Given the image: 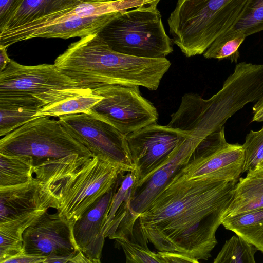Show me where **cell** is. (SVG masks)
I'll list each match as a JSON object with an SVG mask.
<instances>
[{
  "label": "cell",
  "mask_w": 263,
  "mask_h": 263,
  "mask_svg": "<svg viewBox=\"0 0 263 263\" xmlns=\"http://www.w3.org/2000/svg\"><path fill=\"white\" fill-rule=\"evenodd\" d=\"M45 258L43 256L23 253L17 256L7 259L4 263H44Z\"/></svg>",
  "instance_id": "obj_30"
},
{
  "label": "cell",
  "mask_w": 263,
  "mask_h": 263,
  "mask_svg": "<svg viewBox=\"0 0 263 263\" xmlns=\"http://www.w3.org/2000/svg\"><path fill=\"white\" fill-rule=\"evenodd\" d=\"M85 89L54 64L26 66L11 60L0 71V103L42 108Z\"/></svg>",
  "instance_id": "obj_7"
},
{
  "label": "cell",
  "mask_w": 263,
  "mask_h": 263,
  "mask_svg": "<svg viewBox=\"0 0 263 263\" xmlns=\"http://www.w3.org/2000/svg\"><path fill=\"white\" fill-rule=\"evenodd\" d=\"M41 108L0 103V136H5L27 122L37 118Z\"/></svg>",
  "instance_id": "obj_23"
},
{
  "label": "cell",
  "mask_w": 263,
  "mask_h": 263,
  "mask_svg": "<svg viewBox=\"0 0 263 263\" xmlns=\"http://www.w3.org/2000/svg\"><path fill=\"white\" fill-rule=\"evenodd\" d=\"M23 0H0V32L20 6Z\"/></svg>",
  "instance_id": "obj_28"
},
{
  "label": "cell",
  "mask_w": 263,
  "mask_h": 263,
  "mask_svg": "<svg viewBox=\"0 0 263 263\" xmlns=\"http://www.w3.org/2000/svg\"><path fill=\"white\" fill-rule=\"evenodd\" d=\"M253 111L252 122H263V96L254 105Z\"/></svg>",
  "instance_id": "obj_31"
},
{
  "label": "cell",
  "mask_w": 263,
  "mask_h": 263,
  "mask_svg": "<svg viewBox=\"0 0 263 263\" xmlns=\"http://www.w3.org/2000/svg\"><path fill=\"white\" fill-rule=\"evenodd\" d=\"M246 36L240 32L217 38L203 53L206 59H227L236 62L239 56V48Z\"/></svg>",
  "instance_id": "obj_24"
},
{
  "label": "cell",
  "mask_w": 263,
  "mask_h": 263,
  "mask_svg": "<svg viewBox=\"0 0 263 263\" xmlns=\"http://www.w3.org/2000/svg\"><path fill=\"white\" fill-rule=\"evenodd\" d=\"M198 144L186 135L162 165L136 185L130 201L131 210L135 214L139 215L146 210L173 178L186 166Z\"/></svg>",
  "instance_id": "obj_14"
},
{
  "label": "cell",
  "mask_w": 263,
  "mask_h": 263,
  "mask_svg": "<svg viewBox=\"0 0 263 263\" xmlns=\"http://www.w3.org/2000/svg\"><path fill=\"white\" fill-rule=\"evenodd\" d=\"M7 48L0 45V71L3 70L11 60L7 54Z\"/></svg>",
  "instance_id": "obj_32"
},
{
  "label": "cell",
  "mask_w": 263,
  "mask_h": 263,
  "mask_svg": "<svg viewBox=\"0 0 263 263\" xmlns=\"http://www.w3.org/2000/svg\"><path fill=\"white\" fill-rule=\"evenodd\" d=\"M244 151L242 145L228 144L215 153L181 171L190 179L238 180L242 173Z\"/></svg>",
  "instance_id": "obj_16"
},
{
  "label": "cell",
  "mask_w": 263,
  "mask_h": 263,
  "mask_svg": "<svg viewBox=\"0 0 263 263\" xmlns=\"http://www.w3.org/2000/svg\"><path fill=\"white\" fill-rule=\"evenodd\" d=\"M135 169L99 156L75 154L36 162L34 174L57 197V212L74 223L122 175Z\"/></svg>",
  "instance_id": "obj_3"
},
{
  "label": "cell",
  "mask_w": 263,
  "mask_h": 263,
  "mask_svg": "<svg viewBox=\"0 0 263 263\" xmlns=\"http://www.w3.org/2000/svg\"><path fill=\"white\" fill-rule=\"evenodd\" d=\"M221 224L263 253V209L226 217Z\"/></svg>",
  "instance_id": "obj_19"
},
{
  "label": "cell",
  "mask_w": 263,
  "mask_h": 263,
  "mask_svg": "<svg viewBox=\"0 0 263 263\" xmlns=\"http://www.w3.org/2000/svg\"><path fill=\"white\" fill-rule=\"evenodd\" d=\"M256 0H178L168 20L172 41L186 57L203 54Z\"/></svg>",
  "instance_id": "obj_4"
},
{
  "label": "cell",
  "mask_w": 263,
  "mask_h": 263,
  "mask_svg": "<svg viewBox=\"0 0 263 263\" xmlns=\"http://www.w3.org/2000/svg\"><path fill=\"white\" fill-rule=\"evenodd\" d=\"M257 167H263V162L261 163V164L258 166Z\"/></svg>",
  "instance_id": "obj_33"
},
{
  "label": "cell",
  "mask_w": 263,
  "mask_h": 263,
  "mask_svg": "<svg viewBox=\"0 0 263 263\" xmlns=\"http://www.w3.org/2000/svg\"><path fill=\"white\" fill-rule=\"evenodd\" d=\"M73 224L58 212H45L24 231V253L45 257L73 254L79 250L73 234Z\"/></svg>",
  "instance_id": "obj_12"
},
{
  "label": "cell",
  "mask_w": 263,
  "mask_h": 263,
  "mask_svg": "<svg viewBox=\"0 0 263 263\" xmlns=\"http://www.w3.org/2000/svg\"><path fill=\"white\" fill-rule=\"evenodd\" d=\"M102 99L92 89L85 88L80 93L44 106L37 112L36 117H59L73 114L89 113Z\"/></svg>",
  "instance_id": "obj_21"
},
{
  "label": "cell",
  "mask_w": 263,
  "mask_h": 263,
  "mask_svg": "<svg viewBox=\"0 0 263 263\" xmlns=\"http://www.w3.org/2000/svg\"><path fill=\"white\" fill-rule=\"evenodd\" d=\"M238 180L190 179L180 170L139 215L143 233L159 251L208 260Z\"/></svg>",
  "instance_id": "obj_1"
},
{
  "label": "cell",
  "mask_w": 263,
  "mask_h": 263,
  "mask_svg": "<svg viewBox=\"0 0 263 263\" xmlns=\"http://www.w3.org/2000/svg\"><path fill=\"white\" fill-rule=\"evenodd\" d=\"M49 208L58 210L57 197L36 177L25 184L0 188V223L35 219Z\"/></svg>",
  "instance_id": "obj_13"
},
{
  "label": "cell",
  "mask_w": 263,
  "mask_h": 263,
  "mask_svg": "<svg viewBox=\"0 0 263 263\" xmlns=\"http://www.w3.org/2000/svg\"><path fill=\"white\" fill-rule=\"evenodd\" d=\"M242 146L244 151L243 173L255 169L263 162V126L259 130H251Z\"/></svg>",
  "instance_id": "obj_26"
},
{
  "label": "cell",
  "mask_w": 263,
  "mask_h": 263,
  "mask_svg": "<svg viewBox=\"0 0 263 263\" xmlns=\"http://www.w3.org/2000/svg\"><path fill=\"white\" fill-rule=\"evenodd\" d=\"M261 31H263V0H256L236 25L221 35L240 32L247 37Z\"/></svg>",
  "instance_id": "obj_25"
},
{
  "label": "cell",
  "mask_w": 263,
  "mask_h": 263,
  "mask_svg": "<svg viewBox=\"0 0 263 263\" xmlns=\"http://www.w3.org/2000/svg\"><path fill=\"white\" fill-rule=\"evenodd\" d=\"M34 161L32 157L0 153V188L27 183L33 178Z\"/></svg>",
  "instance_id": "obj_20"
},
{
  "label": "cell",
  "mask_w": 263,
  "mask_h": 263,
  "mask_svg": "<svg viewBox=\"0 0 263 263\" xmlns=\"http://www.w3.org/2000/svg\"><path fill=\"white\" fill-rule=\"evenodd\" d=\"M87 0H23L3 31L72 8Z\"/></svg>",
  "instance_id": "obj_18"
},
{
  "label": "cell",
  "mask_w": 263,
  "mask_h": 263,
  "mask_svg": "<svg viewBox=\"0 0 263 263\" xmlns=\"http://www.w3.org/2000/svg\"><path fill=\"white\" fill-rule=\"evenodd\" d=\"M115 185L86 210L73 224V234L76 245L91 263L101 262L105 238L104 226Z\"/></svg>",
  "instance_id": "obj_15"
},
{
  "label": "cell",
  "mask_w": 263,
  "mask_h": 263,
  "mask_svg": "<svg viewBox=\"0 0 263 263\" xmlns=\"http://www.w3.org/2000/svg\"><path fill=\"white\" fill-rule=\"evenodd\" d=\"M257 248L236 235L226 240L214 263H255Z\"/></svg>",
  "instance_id": "obj_22"
},
{
  "label": "cell",
  "mask_w": 263,
  "mask_h": 263,
  "mask_svg": "<svg viewBox=\"0 0 263 263\" xmlns=\"http://www.w3.org/2000/svg\"><path fill=\"white\" fill-rule=\"evenodd\" d=\"M115 241L123 249L127 263H160L157 252L151 251L147 243L132 241L125 238L118 239Z\"/></svg>",
  "instance_id": "obj_27"
},
{
  "label": "cell",
  "mask_w": 263,
  "mask_h": 263,
  "mask_svg": "<svg viewBox=\"0 0 263 263\" xmlns=\"http://www.w3.org/2000/svg\"><path fill=\"white\" fill-rule=\"evenodd\" d=\"M151 0H87L69 9L0 32V45L8 47L20 41L36 37H83L97 34L121 12Z\"/></svg>",
  "instance_id": "obj_5"
},
{
  "label": "cell",
  "mask_w": 263,
  "mask_h": 263,
  "mask_svg": "<svg viewBox=\"0 0 263 263\" xmlns=\"http://www.w3.org/2000/svg\"><path fill=\"white\" fill-rule=\"evenodd\" d=\"M157 254L160 263L199 262L188 256L179 252L158 251Z\"/></svg>",
  "instance_id": "obj_29"
},
{
  "label": "cell",
  "mask_w": 263,
  "mask_h": 263,
  "mask_svg": "<svg viewBox=\"0 0 263 263\" xmlns=\"http://www.w3.org/2000/svg\"><path fill=\"white\" fill-rule=\"evenodd\" d=\"M261 209H263V167H256L249 171L245 177L239 178L222 218Z\"/></svg>",
  "instance_id": "obj_17"
},
{
  "label": "cell",
  "mask_w": 263,
  "mask_h": 263,
  "mask_svg": "<svg viewBox=\"0 0 263 263\" xmlns=\"http://www.w3.org/2000/svg\"><path fill=\"white\" fill-rule=\"evenodd\" d=\"M186 135L157 122L127 135L128 150L137 172V184L162 165Z\"/></svg>",
  "instance_id": "obj_11"
},
{
  "label": "cell",
  "mask_w": 263,
  "mask_h": 263,
  "mask_svg": "<svg viewBox=\"0 0 263 263\" xmlns=\"http://www.w3.org/2000/svg\"><path fill=\"white\" fill-rule=\"evenodd\" d=\"M114 51L144 58H164L173 51L157 6L121 12L97 33Z\"/></svg>",
  "instance_id": "obj_6"
},
{
  "label": "cell",
  "mask_w": 263,
  "mask_h": 263,
  "mask_svg": "<svg viewBox=\"0 0 263 263\" xmlns=\"http://www.w3.org/2000/svg\"><path fill=\"white\" fill-rule=\"evenodd\" d=\"M64 74L91 89L106 85L158 88L171 62L128 55L112 50L98 34L72 43L54 63Z\"/></svg>",
  "instance_id": "obj_2"
},
{
  "label": "cell",
  "mask_w": 263,
  "mask_h": 263,
  "mask_svg": "<svg viewBox=\"0 0 263 263\" xmlns=\"http://www.w3.org/2000/svg\"><path fill=\"white\" fill-rule=\"evenodd\" d=\"M0 153L31 156L34 163L75 154L93 156L59 120L48 116L38 117L2 138Z\"/></svg>",
  "instance_id": "obj_8"
},
{
  "label": "cell",
  "mask_w": 263,
  "mask_h": 263,
  "mask_svg": "<svg viewBox=\"0 0 263 263\" xmlns=\"http://www.w3.org/2000/svg\"><path fill=\"white\" fill-rule=\"evenodd\" d=\"M58 118L65 129L93 156L134 167L126 135L108 122L91 112L66 115Z\"/></svg>",
  "instance_id": "obj_10"
},
{
  "label": "cell",
  "mask_w": 263,
  "mask_h": 263,
  "mask_svg": "<svg viewBox=\"0 0 263 263\" xmlns=\"http://www.w3.org/2000/svg\"><path fill=\"white\" fill-rule=\"evenodd\" d=\"M139 87L106 85L93 89V92L102 99L90 112L125 135L156 123L158 111L141 95Z\"/></svg>",
  "instance_id": "obj_9"
}]
</instances>
